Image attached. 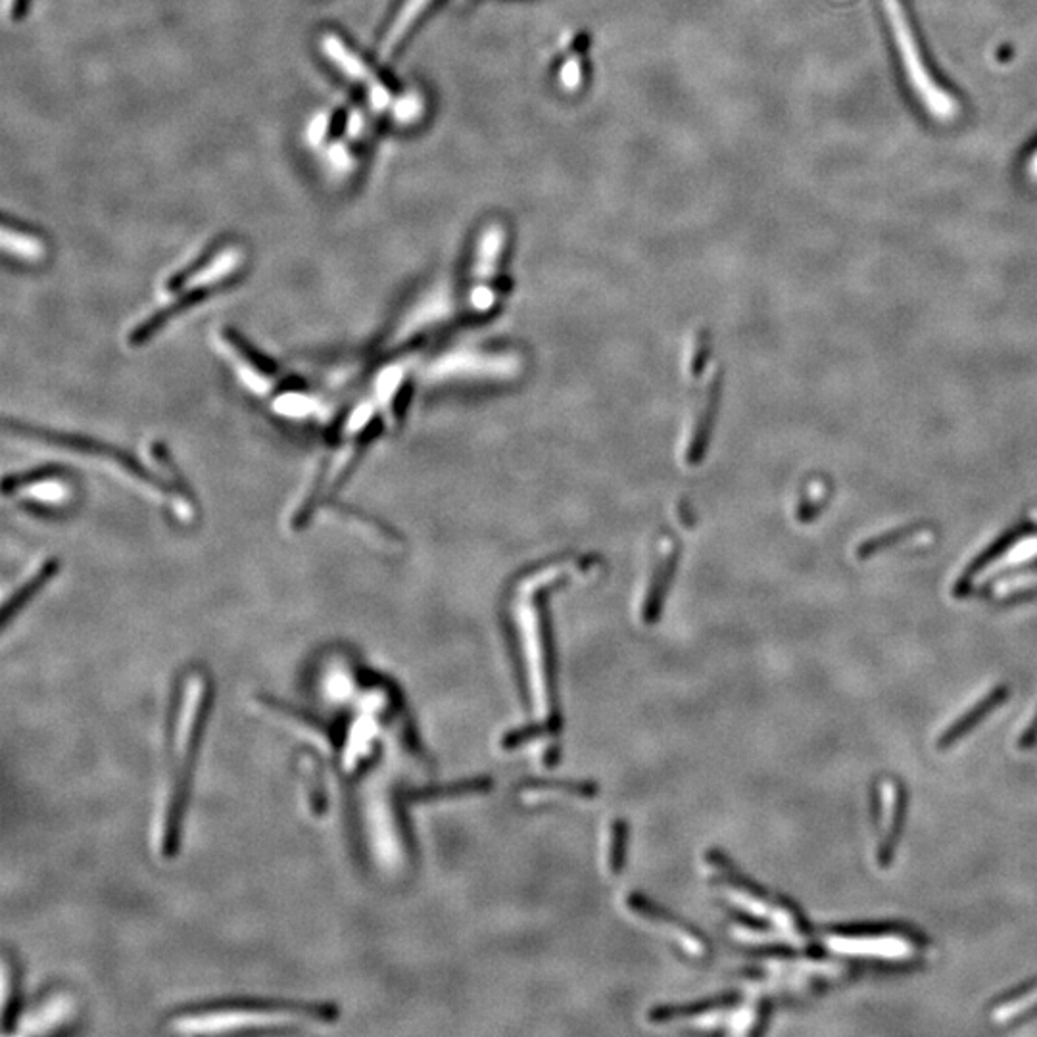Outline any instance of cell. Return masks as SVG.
Returning a JSON list of instances; mask_svg holds the SVG:
<instances>
[{"label": "cell", "mask_w": 1037, "mask_h": 1037, "mask_svg": "<svg viewBox=\"0 0 1037 1037\" xmlns=\"http://www.w3.org/2000/svg\"><path fill=\"white\" fill-rule=\"evenodd\" d=\"M212 696L210 676L202 669H189L181 676L175 692V705L169 730L168 792L158 822V845L162 855H173L179 842V828L187 805L196 755L202 742Z\"/></svg>", "instance_id": "obj_1"}, {"label": "cell", "mask_w": 1037, "mask_h": 1037, "mask_svg": "<svg viewBox=\"0 0 1037 1037\" xmlns=\"http://www.w3.org/2000/svg\"><path fill=\"white\" fill-rule=\"evenodd\" d=\"M331 1016L333 1013L325 1005L279 1001H231L171 1014L168 1024L173 1030L183 1034H214L306 1024L308 1020H327Z\"/></svg>", "instance_id": "obj_2"}, {"label": "cell", "mask_w": 1037, "mask_h": 1037, "mask_svg": "<svg viewBox=\"0 0 1037 1037\" xmlns=\"http://www.w3.org/2000/svg\"><path fill=\"white\" fill-rule=\"evenodd\" d=\"M884 6H886V12L890 16V24H892L893 33H895L897 49L901 52L903 64L907 68L909 81H911L915 93L922 98L926 108L932 114H936V118L949 120L951 114H955V102H951V98L947 97L940 87L932 81V77L926 70L924 62L920 60L917 41H915V35L911 33V27H909L907 16H905V12L901 8V2L899 0H884Z\"/></svg>", "instance_id": "obj_3"}, {"label": "cell", "mask_w": 1037, "mask_h": 1037, "mask_svg": "<svg viewBox=\"0 0 1037 1037\" xmlns=\"http://www.w3.org/2000/svg\"><path fill=\"white\" fill-rule=\"evenodd\" d=\"M506 242V233L500 225L486 227L479 239L477 258L473 267V302L477 306H490L494 300L492 281L498 273V264L502 258Z\"/></svg>", "instance_id": "obj_4"}, {"label": "cell", "mask_w": 1037, "mask_h": 1037, "mask_svg": "<svg viewBox=\"0 0 1037 1037\" xmlns=\"http://www.w3.org/2000/svg\"><path fill=\"white\" fill-rule=\"evenodd\" d=\"M826 945L849 957L909 959L915 955L913 943L899 936H828Z\"/></svg>", "instance_id": "obj_5"}, {"label": "cell", "mask_w": 1037, "mask_h": 1037, "mask_svg": "<svg viewBox=\"0 0 1037 1037\" xmlns=\"http://www.w3.org/2000/svg\"><path fill=\"white\" fill-rule=\"evenodd\" d=\"M12 490H20L25 498H31L29 502L45 507L64 506L72 498V488L54 471H39L6 479L4 494H10Z\"/></svg>", "instance_id": "obj_6"}, {"label": "cell", "mask_w": 1037, "mask_h": 1037, "mask_svg": "<svg viewBox=\"0 0 1037 1037\" xmlns=\"http://www.w3.org/2000/svg\"><path fill=\"white\" fill-rule=\"evenodd\" d=\"M655 559H657V565L653 569L652 584H650V590H648V598L644 602V619L650 621V623L657 617L659 605L663 603V596H665V590H667V582H669L673 559H675V544H673V540H669V538L661 540Z\"/></svg>", "instance_id": "obj_7"}, {"label": "cell", "mask_w": 1037, "mask_h": 1037, "mask_svg": "<svg viewBox=\"0 0 1037 1037\" xmlns=\"http://www.w3.org/2000/svg\"><path fill=\"white\" fill-rule=\"evenodd\" d=\"M58 571V563L56 561H47L31 579L27 580L22 584V588H18L12 596V600L4 603V609H2V625L6 627L10 623V619L14 615H18L22 611V607H25V603L29 602L31 598H35L39 594V590L49 582Z\"/></svg>", "instance_id": "obj_8"}, {"label": "cell", "mask_w": 1037, "mask_h": 1037, "mask_svg": "<svg viewBox=\"0 0 1037 1037\" xmlns=\"http://www.w3.org/2000/svg\"><path fill=\"white\" fill-rule=\"evenodd\" d=\"M492 786H494L492 778H471V780H463V782H452V784H440V786L415 790L413 794H410V799L411 801H431V799H444V797L486 794Z\"/></svg>", "instance_id": "obj_9"}, {"label": "cell", "mask_w": 1037, "mask_h": 1037, "mask_svg": "<svg viewBox=\"0 0 1037 1037\" xmlns=\"http://www.w3.org/2000/svg\"><path fill=\"white\" fill-rule=\"evenodd\" d=\"M740 997L736 993H730V995H717L713 999H703L698 1003H690V1005H682V1007H661V1009H655L650 1013V1018L655 1022H667V1020H673V1018H682V1016H694V1014L713 1013V1011H721L726 1009L734 1003H738Z\"/></svg>", "instance_id": "obj_10"}, {"label": "cell", "mask_w": 1037, "mask_h": 1037, "mask_svg": "<svg viewBox=\"0 0 1037 1037\" xmlns=\"http://www.w3.org/2000/svg\"><path fill=\"white\" fill-rule=\"evenodd\" d=\"M433 0H406L402 10L398 12V16L394 18V22L390 25L388 33H386L385 47L383 52L390 54L394 52L396 47L404 41V37L408 35L413 24L417 22V18L427 10V6L431 4Z\"/></svg>", "instance_id": "obj_11"}, {"label": "cell", "mask_w": 1037, "mask_h": 1037, "mask_svg": "<svg viewBox=\"0 0 1037 1037\" xmlns=\"http://www.w3.org/2000/svg\"><path fill=\"white\" fill-rule=\"evenodd\" d=\"M72 1011V1003L66 995H52L35 1011L33 1018H27V1022H33V1032H50L62 1026L70 1018Z\"/></svg>", "instance_id": "obj_12"}, {"label": "cell", "mask_w": 1037, "mask_h": 1037, "mask_svg": "<svg viewBox=\"0 0 1037 1037\" xmlns=\"http://www.w3.org/2000/svg\"><path fill=\"white\" fill-rule=\"evenodd\" d=\"M523 794H565V796L592 799L598 796V786L592 782H563V780H531L521 786Z\"/></svg>", "instance_id": "obj_13"}, {"label": "cell", "mask_w": 1037, "mask_h": 1037, "mask_svg": "<svg viewBox=\"0 0 1037 1037\" xmlns=\"http://www.w3.org/2000/svg\"><path fill=\"white\" fill-rule=\"evenodd\" d=\"M225 338L229 342V346H233V350L237 352V356L241 358L244 365H248L250 371L254 373H262L266 377H271L273 373L279 371V367L275 363L271 362L269 358H266L264 354H260L252 344H248L241 335H237L235 331H227Z\"/></svg>", "instance_id": "obj_14"}, {"label": "cell", "mask_w": 1037, "mask_h": 1037, "mask_svg": "<svg viewBox=\"0 0 1037 1037\" xmlns=\"http://www.w3.org/2000/svg\"><path fill=\"white\" fill-rule=\"evenodd\" d=\"M2 242L8 252H12L14 256L22 258L25 262H39L45 256L43 242L37 241L31 235H25L22 231H12V229L4 227Z\"/></svg>", "instance_id": "obj_15"}, {"label": "cell", "mask_w": 1037, "mask_h": 1037, "mask_svg": "<svg viewBox=\"0 0 1037 1037\" xmlns=\"http://www.w3.org/2000/svg\"><path fill=\"white\" fill-rule=\"evenodd\" d=\"M325 49L329 52V56L344 68V72L348 73V75H352L356 79H362V77L367 75V70L363 68L362 62L354 54H350L348 49L335 37H327Z\"/></svg>", "instance_id": "obj_16"}, {"label": "cell", "mask_w": 1037, "mask_h": 1037, "mask_svg": "<svg viewBox=\"0 0 1037 1037\" xmlns=\"http://www.w3.org/2000/svg\"><path fill=\"white\" fill-rule=\"evenodd\" d=\"M895 815H897V788L892 780H884L882 782V828L886 832V842H892Z\"/></svg>", "instance_id": "obj_17"}, {"label": "cell", "mask_w": 1037, "mask_h": 1037, "mask_svg": "<svg viewBox=\"0 0 1037 1037\" xmlns=\"http://www.w3.org/2000/svg\"><path fill=\"white\" fill-rule=\"evenodd\" d=\"M314 400L310 396H304V394H298L296 390H292L289 394L281 396L277 402H275V410L289 415V417H302V415H308L314 410Z\"/></svg>", "instance_id": "obj_18"}, {"label": "cell", "mask_w": 1037, "mask_h": 1037, "mask_svg": "<svg viewBox=\"0 0 1037 1037\" xmlns=\"http://www.w3.org/2000/svg\"><path fill=\"white\" fill-rule=\"evenodd\" d=\"M627 836L628 828L625 824V820H617L613 824V844H611V859H609V865H611V872L613 874H619L623 865H625V849H627Z\"/></svg>", "instance_id": "obj_19"}, {"label": "cell", "mask_w": 1037, "mask_h": 1037, "mask_svg": "<svg viewBox=\"0 0 1037 1037\" xmlns=\"http://www.w3.org/2000/svg\"><path fill=\"white\" fill-rule=\"evenodd\" d=\"M546 734H552L550 732V726L548 724H531V726H525V728H519L511 734H507L506 738L502 740V746L504 749H515L519 746H525L532 740H538Z\"/></svg>", "instance_id": "obj_20"}, {"label": "cell", "mask_w": 1037, "mask_h": 1037, "mask_svg": "<svg viewBox=\"0 0 1037 1037\" xmlns=\"http://www.w3.org/2000/svg\"><path fill=\"white\" fill-rule=\"evenodd\" d=\"M1034 1007H1037V988L1034 989V991H1030L1028 995H1022V997H1018V999H1013L1011 1003H1007V1005H1003L1001 1009H997L995 1014H993V1020H997V1022H1007V1020H1011L1014 1016L1026 1013V1011H1030V1009H1034Z\"/></svg>", "instance_id": "obj_21"}, {"label": "cell", "mask_w": 1037, "mask_h": 1037, "mask_svg": "<svg viewBox=\"0 0 1037 1037\" xmlns=\"http://www.w3.org/2000/svg\"><path fill=\"white\" fill-rule=\"evenodd\" d=\"M997 701H1001V692H995L993 696H989V698H986V700L982 701V703H980V705H978V707H976V709H974V711H972V713H970L968 717H965V719H963L961 723H957V726H955V728H951V730H949V734H947V736L943 738V744H945V742H951V740H955L957 736H961V734L965 732L968 726H972V724L976 723V721H980L984 713H988L991 707H995V705H997Z\"/></svg>", "instance_id": "obj_22"}, {"label": "cell", "mask_w": 1037, "mask_h": 1037, "mask_svg": "<svg viewBox=\"0 0 1037 1037\" xmlns=\"http://www.w3.org/2000/svg\"><path fill=\"white\" fill-rule=\"evenodd\" d=\"M1028 171H1030L1032 179H1034V181H1037V154L1036 156H1034V158H1032V166H1030V169H1028Z\"/></svg>", "instance_id": "obj_23"}]
</instances>
